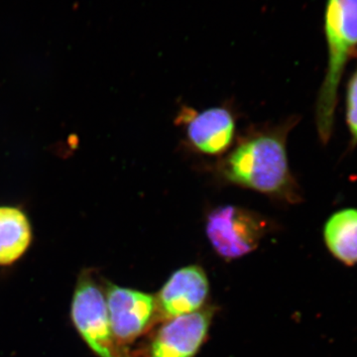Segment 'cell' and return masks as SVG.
<instances>
[{"instance_id": "cell-1", "label": "cell", "mask_w": 357, "mask_h": 357, "mask_svg": "<svg viewBox=\"0 0 357 357\" xmlns=\"http://www.w3.org/2000/svg\"><path fill=\"white\" fill-rule=\"evenodd\" d=\"M298 121L292 116L279 126L243 136L218 164L220 178L283 203H301L302 191L291 172L287 154L288 135Z\"/></svg>"}, {"instance_id": "cell-2", "label": "cell", "mask_w": 357, "mask_h": 357, "mask_svg": "<svg viewBox=\"0 0 357 357\" xmlns=\"http://www.w3.org/2000/svg\"><path fill=\"white\" fill-rule=\"evenodd\" d=\"M326 76L318 93L316 124L319 140L328 144L335 128L338 89L351 61L357 58V0H326Z\"/></svg>"}, {"instance_id": "cell-3", "label": "cell", "mask_w": 357, "mask_h": 357, "mask_svg": "<svg viewBox=\"0 0 357 357\" xmlns=\"http://www.w3.org/2000/svg\"><path fill=\"white\" fill-rule=\"evenodd\" d=\"M72 321L84 342L98 357H126L110 328L107 297L91 271L79 276L72 302Z\"/></svg>"}, {"instance_id": "cell-4", "label": "cell", "mask_w": 357, "mask_h": 357, "mask_svg": "<svg viewBox=\"0 0 357 357\" xmlns=\"http://www.w3.org/2000/svg\"><path fill=\"white\" fill-rule=\"evenodd\" d=\"M269 230L266 218L243 206H218L206 217L208 241L215 252L227 260L253 252Z\"/></svg>"}, {"instance_id": "cell-5", "label": "cell", "mask_w": 357, "mask_h": 357, "mask_svg": "<svg viewBox=\"0 0 357 357\" xmlns=\"http://www.w3.org/2000/svg\"><path fill=\"white\" fill-rule=\"evenodd\" d=\"M105 297L112 335L123 349L146 332L158 316L156 299L150 294L109 283Z\"/></svg>"}, {"instance_id": "cell-6", "label": "cell", "mask_w": 357, "mask_h": 357, "mask_svg": "<svg viewBox=\"0 0 357 357\" xmlns=\"http://www.w3.org/2000/svg\"><path fill=\"white\" fill-rule=\"evenodd\" d=\"M213 309L168 319L155 335L149 357H195L206 342Z\"/></svg>"}, {"instance_id": "cell-7", "label": "cell", "mask_w": 357, "mask_h": 357, "mask_svg": "<svg viewBox=\"0 0 357 357\" xmlns=\"http://www.w3.org/2000/svg\"><path fill=\"white\" fill-rule=\"evenodd\" d=\"M184 124L188 140L197 151L206 155H222L227 152L236 136V119L225 107L197 112L184 107L177 117Z\"/></svg>"}, {"instance_id": "cell-8", "label": "cell", "mask_w": 357, "mask_h": 357, "mask_svg": "<svg viewBox=\"0 0 357 357\" xmlns=\"http://www.w3.org/2000/svg\"><path fill=\"white\" fill-rule=\"evenodd\" d=\"M210 293V283L203 268L189 265L171 275L159 291L157 312L162 318L171 319L203 309Z\"/></svg>"}, {"instance_id": "cell-9", "label": "cell", "mask_w": 357, "mask_h": 357, "mask_svg": "<svg viewBox=\"0 0 357 357\" xmlns=\"http://www.w3.org/2000/svg\"><path fill=\"white\" fill-rule=\"evenodd\" d=\"M324 241L338 261L347 266L357 265V208L335 211L324 227Z\"/></svg>"}, {"instance_id": "cell-10", "label": "cell", "mask_w": 357, "mask_h": 357, "mask_svg": "<svg viewBox=\"0 0 357 357\" xmlns=\"http://www.w3.org/2000/svg\"><path fill=\"white\" fill-rule=\"evenodd\" d=\"M29 220L20 210L0 206V265L13 264L31 243Z\"/></svg>"}, {"instance_id": "cell-11", "label": "cell", "mask_w": 357, "mask_h": 357, "mask_svg": "<svg viewBox=\"0 0 357 357\" xmlns=\"http://www.w3.org/2000/svg\"><path fill=\"white\" fill-rule=\"evenodd\" d=\"M345 121L351 134V143L357 145V68L352 73L345 91Z\"/></svg>"}]
</instances>
